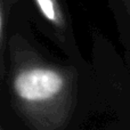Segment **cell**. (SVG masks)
<instances>
[{
  "label": "cell",
  "instance_id": "obj_5",
  "mask_svg": "<svg viewBox=\"0 0 130 130\" xmlns=\"http://www.w3.org/2000/svg\"><path fill=\"white\" fill-rule=\"evenodd\" d=\"M0 130H1V129H0Z\"/></svg>",
  "mask_w": 130,
  "mask_h": 130
},
{
  "label": "cell",
  "instance_id": "obj_1",
  "mask_svg": "<svg viewBox=\"0 0 130 130\" xmlns=\"http://www.w3.org/2000/svg\"><path fill=\"white\" fill-rule=\"evenodd\" d=\"M9 88L14 107L31 130H59L70 98V75L46 61L21 36L9 41Z\"/></svg>",
  "mask_w": 130,
  "mask_h": 130
},
{
  "label": "cell",
  "instance_id": "obj_2",
  "mask_svg": "<svg viewBox=\"0 0 130 130\" xmlns=\"http://www.w3.org/2000/svg\"><path fill=\"white\" fill-rule=\"evenodd\" d=\"M43 20L57 31H64L65 16L58 0H33Z\"/></svg>",
  "mask_w": 130,
  "mask_h": 130
},
{
  "label": "cell",
  "instance_id": "obj_3",
  "mask_svg": "<svg viewBox=\"0 0 130 130\" xmlns=\"http://www.w3.org/2000/svg\"><path fill=\"white\" fill-rule=\"evenodd\" d=\"M4 0H0V80L4 78V63H2V40H4V26H5V11Z\"/></svg>",
  "mask_w": 130,
  "mask_h": 130
},
{
  "label": "cell",
  "instance_id": "obj_4",
  "mask_svg": "<svg viewBox=\"0 0 130 130\" xmlns=\"http://www.w3.org/2000/svg\"><path fill=\"white\" fill-rule=\"evenodd\" d=\"M17 1H20V0H4V2L6 5H13V4H15V2H17Z\"/></svg>",
  "mask_w": 130,
  "mask_h": 130
}]
</instances>
